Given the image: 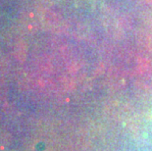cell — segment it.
<instances>
[{"instance_id": "obj_1", "label": "cell", "mask_w": 152, "mask_h": 151, "mask_svg": "<svg viewBox=\"0 0 152 151\" xmlns=\"http://www.w3.org/2000/svg\"><path fill=\"white\" fill-rule=\"evenodd\" d=\"M151 1H152V0H151Z\"/></svg>"}]
</instances>
